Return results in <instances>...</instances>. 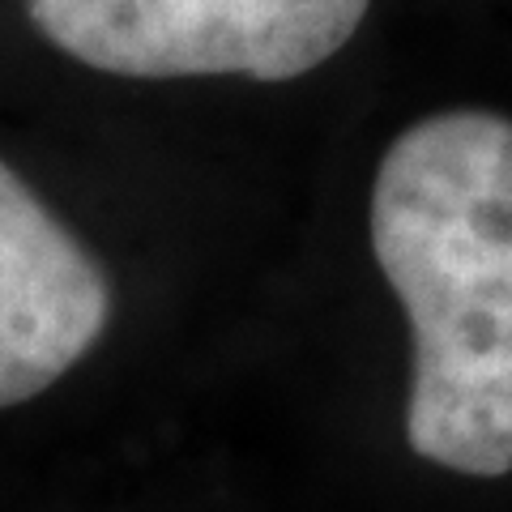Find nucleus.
I'll list each match as a JSON object with an SVG mask.
<instances>
[{
    "mask_svg": "<svg viewBox=\"0 0 512 512\" xmlns=\"http://www.w3.org/2000/svg\"><path fill=\"white\" fill-rule=\"evenodd\" d=\"M372 0H26L64 56L116 77L291 82L355 39Z\"/></svg>",
    "mask_w": 512,
    "mask_h": 512,
    "instance_id": "obj_2",
    "label": "nucleus"
},
{
    "mask_svg": "<svg viewBox=\"0 0 512 512\" xmlns=\"http://www.w3.org/2000/svg\"><path fill=\"white\" fill-rule=\"evenodd\" d=\"M372 252L414 338L406 440L431 466L512 470V120L440 111L389 146Z\"/></svg>",
    "mask_w": 512,
    "mask_h": 512,
    "instance_id": "obj_1",
    "label": "nucleus"
},
{
    "mask_svg": "<svg viewBox=\"0 0 512 512\" xmlns=\"http://www.w3.org/2000/svg\"><path fill=\"white\" fill-rule=\"evenodd\" d=\"M111 320V282L82 239L0 163V410L82 363Z\"/></svg>",
    "mask_w": 512,
    "mask_h": 512,
    "instance_id": "obj_3",
    "label": "nucleus"
}]
</instances>
